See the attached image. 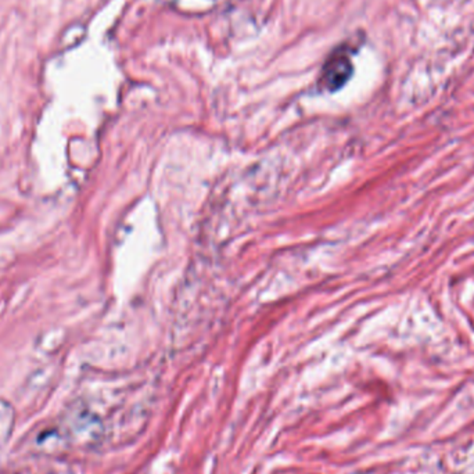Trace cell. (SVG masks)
<instances>
[{
  "mask_svg": "<svg viewBox=\"0 0 474 474\" xmlns=\"http://www.w3.org/2000/svg\"><path fill=\"white\" fill-rule=\"evenodd\" d=\"M351 74H353V63H351L350 53L343 48L338 49L335 53H331L322 71V88L329 92H335L346 85V82L350 80Z\"/></svg>",
  "mask_w": 474,
  "mask_h": 474,
  "instance_id": "6da1fadb",
  "label": "cell"
},
{
  "mask_svg": "<svg viewBox=\"0 0 474 474\" xmlns=\"http://www.w3.org/2000/svg\"><path fill=\"white\" fill-rule=\"evenodd\" d=\"M14 409L9 402L0 400V444L6 443L14 427Z\"/></svg>",
  "mask_w": 474,
  "mask_h": 474,
  "instance_id": "7a4b0ae2",
  "label": "cell"
}]
</instances>
